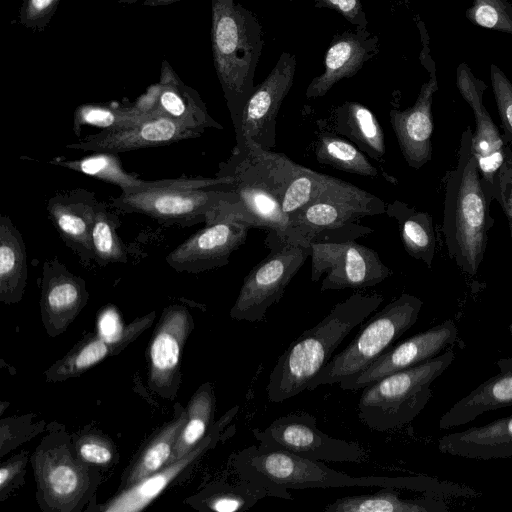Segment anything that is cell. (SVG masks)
Masks as SVG:
<instances>
[{
  "label": "cell",
  "mask_w": 512,
  "mask_h": 512,
  "mask_svg": "<svg viewBox=\"0 0 512 512\" xmlns=\"http://www.w3.org/2000/svg\"><path fill=\"white\" fill-rule=\"evenodd\" d=\"M61 0H23L19 11L22 26L42 32L55 14Z\"/></svg>",
  "instance_id": "b9f144b4"
},
{
  "label": "cell",
  "mask_w": 512,
  "mask_h": 512,
  "mask_svg": "<svg viewBox=\"0 0 512 512\" xmlns=\"http://www.w3.org/2000/svg\"><path fill=\"white\" fill-rule=\"evenodd\" d=\"M452 349L385 376L364 387L358 402L361 422L377 432L400 428L425 408L432 397V383L451 365Z\"/></svg>",
  "instance_id": "5b68a950"
},
{
  "label": "cell",
  "mask_w": 512,
  "mask_h": 512,
  "mask_svg": "<svg viewBox=\"0 0 512 512\" xmlns=\"http://www.w3.org/2000/svg\"><path fill=\"white\" fill-rule=\"evenodd\" d=\"M316 160L338 170L360 176L376 177L379 173L360 149L342 137L322 133L315 146Z\"/></svg>",
  "instance_id": "e575fe53"
},
{
  "label": "cell",
  "mask_w": 512,
  "mask_h": 512,
  "mask_svg": "<svg viewBox=\"0 0 512 512\" xmlns=\"http://www.w3.org/2000/svg\"><path fill=\"white\" fill-rule=\"evenodd\" d=\"M79 457L91 464L105 465L113 457L111 445L105 440L96 436H86L77 444Z\"/></svg>",
  "instance_id": "bcb514c9"
},
{
  "label": "cell",
  "mask_w": 512,
  "mask_h": 512,
  "mask_svg": "<svg viewBox=\"0 0 512 512\" xmlns=\"http://www.w3.org/2000/svg\"><path fill=\"white\" fill-rule=\"evenodd\" d=\"M438 449L468 459L512 458V415L446 434L439 438Z\"/></svg>",
  "instance_id": "484cf974"
},
{
  "label": "cell",
  "mask_w": 512,
  "mask_h": 512,
  "mask_svg": "<svg viewBox=\"0 0 512 512\" xmlns=\"http://www.w3.org/2000/svg\"><path fill=\"white\" fill-rule=\"evenodd\" d=\"M295 71V55L283 52L268 76L254 87L244 107L240 129L235 134L233 152L242 151L247 143L267 151L275 148L277 115L292 88Z\"/></svg>",
  "instance_id": "4fadbf2b"
},
{
  "label": "cell",
  "mask_w": 512,
  "mask_h": 512,
  "mask_svg": "<svg viewBox=\"0 0 512 512\" xmlns=\"http://www.w3.org/2000/svg\"><path fill=\"white\" fill-rule=\"evenodd\" d=\"M335 133L351 140L367 156L380 161L386 152L383 129L373 112L356 101H346L331 114Z\"/></svg>",
  "instance_id": "83f0119b"
},
{
  "label": "cell",
  "mask_w": 512,
  "mask_h": 512,
  "mask_svg": "<svg viewBox=\"0 0 512 512\" xmlns=\"http://www.w3.org/2000/svg\"><path fill=\"white\" fill-rule=\"evenodd\" d=\"M490 79L501 126L504 130L502 138L511 149L512 161V82L495 64L490 66Z\"/></svg>",
  "instance_id": "60d3db41"
},
{
  "label": "cell",
  "mask_w": 512,
  "mask_h": 512,
  "mask_svg": "<svg viewBox=\"0 0 512 512\" xmlns=\"http://www.w3.org/2000/svg\"><path fill=\"white\" fill-rule=\"evenodd\" d=\"M386 203L328 198L314 201L288 221L284 242L310 247V243L342 242L370 234L372 229L356 223L361 217L385 213Z\"/></svg>",
  "instance_id": "9c48e42d"
},
{
  "label": "cell",
  "mask_w": 512,
  "mask_h": 512,
  "mask_svg": "<svg viewBox=\"0 0 512 512\" xmlns=\"http://www.w3.org/2000/svg\"><path fill=\"white\" fill-rule=\"evenodd\" d=\"M50 164L77 171L121 188L122 192L155 191L163 189L165 180H142L126 172L118 153L94 152L77 160L54 159Z\"/></svg>",
  "instance_id": "4dcf8cb0"
},
{
  "label": "cell",
  "mask_w": 512,
  "mask_h": 512,
  "mask_svg": "<svg viewBox=\"0 0 512 512\" xmlns=\"http://www.w3.org/2000/svg\"><path fill=\"white\" fill-rule=\"evenodd\" d=\"M160 94L155 111L185 128L202 134L206 128L223 129L213 119L199 93L181 81L171 65L164 60L160 72Z\"/></svg>",
  "instance_id": "d4e9b609"
},
{
  "label": "cell",
  "mask_w": 512,
  "mask_h": 512,
  "mask_svg": "<svg viewBox=\"0 0 512 512\" xmlns=\"http://www.w3.org/2000/svg\"><path fill=\"white\" fill-rule=\"evenodd\" d=\"M311 281L326 273L320 291L363 289L375 286L391 276L392 270L377 252L354 240L310 243Z\"/></svg>",
  "instance_id": "8fae6325"
},
{
  "label": "cell",
  "mask_w": 512,
  "mask_h": 512,
  "mask_svg": "<svg viewBox=\"0 0 512 512\" xmlns=\"http://www.w3.org/2000/svg\"><path fill=\"white\" fill-rule=\"evenodd\" d=\"M34 468L39 490L52 509L71 510L88 489L85 468L64 449L38 451Z\"/></svg>",
  "instance_id": "44dd1931"
},
{
  "label": "cell",
  "mask_w": 512,
  "mask_h": 512,
  "mask_svg": "<svg viewBox=\"0 0 512 512\" xmlns=\"http://www.w3.org/2000/svg\"><path fill=\"white\" fill-rule=\"evenodd\" d=\"M137 0H119L120 3H134Z\"/></svg>",
  "instance_id": "681fc988"
},
{
  "label": "cell",
  "mask_w": 512,
  "mask_h": 512,
  "mask_svg": "<svg viewBox=\"0 0 512 512\" xmlns=\"http://www.w3.org/2000/svg\"><path fill=\"white\" fill-rule=\"evenodd\" d=\"M253 225L242 207L191 235L166 257L176 271L199 273L225 266L231 254L244 244Z\"/></svg>",
  "instance_id": "5bb4252c"
},
{
  "label": "cell",
  "mask_w": 512,
  "mask_h": 512,
  "mask_svg": "<svg viewBox=\"0 0 512 512\" xmlns=\"http://www.w3.org/2000/svg\"><path fill=\"white\" fill-rule=\"evenodd\" d=\"M397 488L382 487L372 494L345 496L328 504L326 512H446L442 496L427 493L421 498H401Z\"/></svg>",
  "instance_id": "f1b7e54d"
},
{
  "label": "cell",
  "mask_w": 512,
  "mask_h": 512,
  "mask_svg": "<svg viewBox=\"0 0 512 512\" xmlns=\"http://www.w3.org/2000/svg\"><path fill=\"white\" fill-rule=\"evenodd\" d=\"M187 419L188 414L184 411L177 419L170 422L156 434L130 470L126 480L127 486L157 472L168 463L177 438Z\"/></svg>",
  "instance_id": "836d02e7"
},
{
  "label": "cell",
  "mask_w": 512,
  "mask_h": 512,
  "mask_svg": "<svg viewBox=\"0 0 512 512\" xmlns=\"http://www.w3.org/2000/svg\"><path fill=\"white\" fill-rule=\"evenodd\" d=\"M265 497L293 499L288 490L270 488L251 481L241 480L238 485L215 489L205 499V506L216 512H235L247 510Z\"/></svg>",
  "instance_id": "d590c367"
},
{
  "label": "cell",
  "mask_w": 512,
  "mask_h": 512,
  "mask_svg": "<svg viewBox=\"0 0 512 512\" xmlns=\"http://www.w3.org/2000/svg\"><path fill=\"white\" fill-rule=\"evenodd\" d=\"M27 280V256L23 237L6 214L0 216V300L19 302Z\"/></svg>",
  "instance_id": "f546056e"
},
{
  "label": "cell",
  "mask_w": 512,
  "mask_h": 512,
  "mask_svg": "<svg viewBox=\"0 0 512 512\" xmlns=\"http://www.w3.org/2000/svg\"><path fill=\"white\" fill-rule=\"evenodd\" d=\"M465 16L474 25L512 35V5L507 0H474Z\"/></svg>",
  "instance_id": "ab89813d"
},
{
  "label": "cell",
  "mask_w": 512,
  "mask_h": 512,
  "mask_svg": "<svg viewBox=\"0 0 512 512\" xmlns=\"http://www.w3.org/2000/svg\"><path fill=\"white\" fill-rule=\"evenodd\" d=\"M423 302L402 293L375 313L355 338L308 383L306 390L332 385L366 369L417 321Z\"/></svg>",
  "instance_id": "8992f818"
},
{
  "label": "cell",
  "mask_w": 512,
  "mask_h": 512,
  "mask_svg": "<svg viewBox=\"0 0 512 512\" xmlns=\"http://www.w3.org/2000/svg\"><path fill=\"white\" fill-rule=\"evenodd\" d=\"M499 372L458 400L439 420L440 429L467 424L485 412L512 407V356L496 361Z\"/></svg>",
  "instance_id": "4316f807"
},
{
  "label": "cell",
  "mask_w": 512,
  "mask_h": 512,
  "mask_svg": "<svg viewBox=\"0 0 512 512\" xmlns=\"http://www.w3.org/2000/svg\"><path fill=\"white\" fill-rule=\"evenodd\" d=\"M97 328L98 336L112 345L116 352L127 345L123 339L125 328L122 326L119 313L114 307H107L101 312L97 321Z\"/></svg>",
  "instance_id": "7bdbcfd3"
},
{
  "label": "cell",
  "mask_w": 512,
  "mask_h": 512,
  "mask_svg": "<svg viewBox=\"0 0 512 512\" xmlns=\"http://www.w3.org/2000/svg\"><path fill=\"white\" fill-rule=\"evenodd\" d=\"M85 281L53 257L43 265L41 310L47 327L61 332L88 300Z\"/></svg>",
  "instance_id": "7402d4cb"
},
{
  "label": "cell",
  "mask_w": 512,
  "mask_h": 512,
  "mask_svg": "<svg viewBox=\"0 0 512 512\" xmlns=\"http://www.w3.org/2000/svg\"><path fill=\"white\" fill-rule=\"evenodd\" d=\"M192 329L193 320L186 308L173 305L165 309L150 345L151 386L162 389L172 384L184 343Z\"/></svg>",
  "instance_id": "cb8c5ba5"
},
{
  "label": "cell",
  "mask_w": 512,
  "mask_h": 512,
  "mask_svg": "<svg viewBox=\"0 0 512 512\" xmlns=\"http://www.w3.org/2000/svg\"><path fill=\"white\" fill-rule=\"evenodd\" d=\"M456 86L463 99L472 109L475 118L473 152L481 174L482 184L489 200L495 199L498 171L511 152L497 126L483 104L487 85L473 74L466 63L456 70Z\"/></svg>",
  "instance_id": "9a60e30c"
},
{
  "label": "cell",
  "mask_w": 512,
  "mask_h": 512,
  "mask_svg": "<svg viewBox=\"0 0 512 512\" xmlns=\"http://www.w3.org/2000/svg\"><path fill=\"white\" fill-rule=\"evenodd\" d=\"M437 90L433 71L430 79L421 86L413 106L405 110L392 109L389 113L401 153L408 166L414 169H420L432 158V101Z\"/></svg>",
  "instance_id": "ac0fdd59"
},
{
  "label": "cell",
  "mask_w": 512,
  "mask_h": 512,
  "mask_svg": "<svg viewBox=\"0 0 512 512\" xmlns=\"http://www.w3.org/2000/svg\"><path fill=\"white\" fill-rule=\"evenodd\" d=\"M252 433L261 446L310 460L362 463L367 458L359 443L328 436L318 428L316 417L305 412L283 415Z\"/></svg>",
  "instance_id": "30bf717a"
},
{
  "label": "cell",
  "mask_w": 512,
  "mask_h": 512,
  "mask_svg": "<svg viewBox=\"0 0 512 512\" xmlns=\"http://www.w3.org/2000/svg\"><path fill=\"white\" fill-rule=\"evenodd\" d=\"M119 219L108 210L106 203L98 202L92 227L95 261L101 267L110 263H127V249L117 234Z\"/></svg>",
  "instance_id": "8d00e7d4"
},
{
  "label": "cell",
  "mask_w": 512,
  "mask_h": 512,
  "mask_svg": "<svg viewBox=\"0 0 512 512\" xmlns=\"http://www.w3.org/2000/svg\"><path fill=\"white\" fill-rule=\"evenodd\" d=\"M215 409L212 385L205 383L194 394L188 405V419L179 434L167 464L173 463L191 452L206 436Z\"/></svg>",
  "instance_id": "d6a6232c"
},
{
  "label": "cell",
  "mask_w": 512,
  "mask_h": 512,
  "mask_svg": "<svg viewBox=\"0 0 512 512\" xmlns=\"http://www.w3.org/2000/svg\"><path fill=\"white\" fill-rule=\"evenodd\" d=\"M266 245L270 253L250 270L230 310L235 320L263 321L311 254L310 247L269 238Z\"/></svg>",
  "instance_id": "ba28073f"
},
{
  "label": "cell",
  "mask_w": 512,
  "mask_h": 512,
  "mask_svg": "<svg viewBox=\"0 0 512 512\" xmlns=\"http://www.w3.org/2000/svg\"><path fill=\"white\" fill-rule=\"evenodd\" d=\"M182 0H144L143 5L149 7L166 6Z\"/></svg>",
  "instance_id": "c3c4849f"
},
{
  "label": "cell",
  "mask_w": 512,
  "mask_h": 512,
  "mask_svg": "<svg viewBox=\"0 0 512 512\" xmlns=\"http://www.w3.org/2000/svg\"><path fill=\"white\" fill-rule=\"evenodd\" d=\"M363 0H315L317 8H327L338 12L356 28H367L368 20Z\"/></svg>",
  "instance_id": "ee69618b"
},
{
  "label": "cell",
  "mask_w": 512,
  "mask_h": 512,
  "mask_svg": "<svg viewBox=\"0 0 512 512\" xmlns=\"http://www.w3.org/2000/svg\"><path fill=\"white\" fill-rule=\"evenodd\" d=\"M115 348L99 336L82 344L57 365L52 367L49 375L53 379L74 377L111 355Z\"/></svg>",
  "instance_id": "f35d334b"
},
{
  "label": "cell",
  "mask_w": 512,
  "mask_h": 512,
  "mask_svg": "<svg viewBox=\"0 0 512 512\" xmlns=\"http://www.w3.org/2000/svg\"><path fill=\"white\" fill-rule=\"evenodd\" d=\"M98 202L94 192L76 188L56 193L46 205L61 239L85 263L95 260L92 227Z\"/></svg>",
  "instance_id": "d6986e66"
},
{
  "label": "cell",
  "mask_w": 512,
  "mask_h": 512,
  "mask_svg": "<svg viewBox=\"0 0 512 512\" xmlns=\"http://www.w3.org/2000/svg\"><path fill=\"white\" fill-rule=\"evenodd\" d=\"M232 184L212 189L122 192L111 198L110 206L126 213L147 215L165 225L188 227L200 222L208 225L241 207Z\"/></svg>",
  "instance_id": "52a82bcc"
},
{
  "label": "cell",
  "mask_w": 512,
  "mask_h": 512,
  "mask_svg": "<svg viewBox=\"0 0 512 512\" xmlns=\"http://www.w3.org/2000/svg\"><path fill=\"white\" fill-rule=\"evenodd\" d=\"M22 461L17 460L15 462L7 463L0 469V488L4 491L8 484L13 480L15 474L20 470Z\"/></svg>",
  "instance_id": "7dc6e473"
},
{
  "label": "cell",
  "mask_w": 512,
  "mask_h": 512,
  "mask_svg": "<svg viewBox=\"0 0 512 512\" xmlns=\"http://www.w3.org/2000/svg\"><path fill=\"white\" fill-rule=\"evenodd\" d=\"M385 213L397 221L406 252L431 268L435 254L436 236L430 214L417 211L399 200L386 204Z\"/></svg>",
  "instance_id": "1f68e13d"
},
{
  "label": "cell",
  "mask_w": 512,
  "mask_h": 512,
  "mask_svg": "<svg viewBox=\"0 0 512 512\" xmlns=\"http://www.w3.org/2000/svg\"><path fill=\"white\" fill-rule=\"evenodd\" d=\"M241 480L276 489L393 487L400 490L432 493L442 497H464L467 487L427 476H361L336 471L322 461L261 445L244 448L235 457Z\"/></svg>",
  "instance_id": "6da1fadb"
},
{
  "label": "cell",
  "mask_w": 512,
  "mask_h": 512,
  "mask_svg": "<svg viewBox=\"0 0 512 512\" xmlns=\"http://www.w3.org/2000/svg\"><path fill=\"white\" fill-rule=\"evenodd\" d=\"M379 52V39L367 28L336 35L325 54L324 71L306 89L307 99L324 96L340 80L354 76Z\"/></svg>",
  "instance_id": "ffe728a7"
},
{
  "label": "cell",
  "mask_w": 512,
  "mask_h": 512,
  "mask_svg": "<svg viewBox=\"0 0 512 512\" xmlns=\"http://www.w3.org/2000/svg\"><path fill=\"white\" fill-rule=\"evenodd\" d=\"M510 154L511 152L498 171L495 199L507 217L512 239V161Z\"/></svg>",
  "instance_id": "f6af8a7d"
},
{
  "label": "cell",
  "mask_w": 512,
  "mask_h": 512,
  "mask_svg": "<svg viewBox=\"0 0 512 512\" xmlns=\"http://www.w3.org/2000/svg\"><path fill=\"white\" fill-rule=\"evenodd\" d=\"M457 338L458 328L455 322L447 319L391 346L366 369L341 380L338 384L343 390L363 389L385 376L438 356L452 346Z\"/></svg>",
  "instance_id": "2e32d148"
},
{
  "label": "cell",
  "mask_w": 512,
  "mask_h": 512,
  "mask_svg": "<svg viewBox=\"0 0 512 512\" xmlns=\"http://www.w3.org/2000/svg\"><path fill=\"white\" fill-rule=\"evenodd\" d=\"M239 407H233L216 423L208 435L181 459L166 464L162 469L130 485L104 507L108 512H137L143 510L176 478L183 470L193 464L217 440L223 427L237 414Z\"/></svg>",
  "instance_id": "603a6c76"
},
{
  "label": "cell",
  "mask_w": 512,
  "mask_h": 512,
  "mask_svg": "<svg viewBox=\"0 0 512 512\" xmlns=\"http://www.w3.org/2000/svg\"><path fill=\"white\" fill-rule=\"evenodd\" d=\"M211 11L214 67L236 134L255 87L254 75L264 42L262 25L236 0H211Z\"/></svg>",
  "instance_id": "277c9868"
},
{
  "label": "cell",
  "mask_w": 512,
  "mask_h": 512,
  "mask_svg": "<svg viewBox=\"0 0 512 512\" xmlns=\"http://www.w3.org/2000/svg\"><path fill=\"white\" fill-rule=\"evenodd\" d=\"M178 122L164 116L151 117L130 127L102 130L86 136L66 148L93 152L121 153L148 147L168 145L186 139L200 137Z\"/></svg>",
  "instance_id": "e0dca14e"
},
{
  "label": "cell",
  "mask_w": 512,
  "mask_h": 512,
  "mask_svg": "<svg viewBox=\"0 0 512 512\" xmlns=\"http://www.w3.org/2000/svg\"><path fill=\"white\" fill-rule=\"evenodd\" d=\"M216 176H232V190L253 227L269 229L267 238L284 242L288 220L261 165L248 148L232 151L230 158L220 163Z\"/></svg>",
  "instance_id": "7c38bea8"
},
{
  "label": "cell",
  "mask_w": 512,
  "mask_h": 512,
  "mask_svg": "<svg viewBox=\"0 0 512 512\" xmlns=\"http://www.w3.org/2000/svg\"><path fill=\"white\" fill-rule=\"evenodd\" d=\"M384 301L379 294L353 293L305 330L278 358L266 386L270 402L281 403L304 390L330 362L343 340Z\"/></svg>",
  "instance_id": "7a4b0ae2"
},
{
  "label": "cell",
  "mask_w": 512,
  "mask_h": 512,
  "mask_svg": "<svg viewBox=\"0 0 512 512\" xmlns=\"http://www.w3.org/2000/svg\"><path fill=\"white\" fill-rule=\"evenodd\" d=\"M151 117L133 110L130 106L83 104L78 106L74 112L73 131L79 135L83 126H95L103 130L126 128Z\"/></svg>",
  "instance_id": "74e56055"
},
{
  "label": "cell",
  "mask_w": 512,
  "mask_h": 512,
  "mask_svg": "<svg viewBox=\"0 0 512 512\" xmlns=\"http://www.w3.org/2000/svg\"><path fill=\"white\" fill-rule=\"evenodd\" d=\"M490 204L473 152V132L467 126L457 164L446 179L442 232L450 258L470 276L478 272L494 223Z\"/></svg>",
  "instance_id": "3957f363"
}]
</instances>
